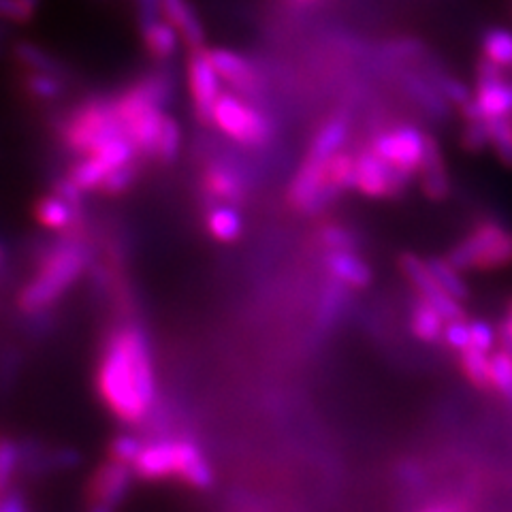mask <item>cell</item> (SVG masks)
Returning <instances> with one entry per match:
<instances>
[{
	"label": "cell",
	"instance_id": "11",
	"mask_svg": "<svg viewBox=\"0 0 512 512\" xmlns=\"http://www.w3.org/2000/svg\"><path fill=\"white\" fill-rule=\"evenodd\" d=\"M399 269L402 274L408 278V282L412 284V288L419 293L421 299H425L427 303H431L448 323V320H457V318H466L463 314V306L461 301L448 295L444 288L436 282V278L431 276V271L427 267V261L416 256L412 252H404L399 256Z\"/></svg>",
	"mask_w": 512,
	"mask_h": 512
},
{
	"label": "cell",
	"instance_id": "19",
	"mask_svg": "<svg viewBox=\"0 0 512 512\" xmlns=\"http://www.w3.org/2000/svg\"><path fill=\"white\" fill-rule=\"evenodd\" d=\"M139 35L143 50L148 52V56L156 64H169L175 58V54L180 52V47H184L178 28L165 18L146 26H139Z\"/></svg>",
	"mask_w": 512,
	"mask_h": 512
},
{
	"label": "cell",
	"instance_id": "41",
	"mask_svg": "<svg viewBox=\"0 0 512 512\" xmlns=\"http://www.w3.org/2000/svg\"><path fill=\"white\" fill-rule=\"evenodd\" d=\"M423 512H474V506L466 498H451L429 504Z\"/></svg>",
	"mask_w": 512,
	"mask_h": 512
},
{
	"label": "cell",
	"instance_id": "13",
	"mask_svg": "<svg viewBox=\"0 0 512 512\" xmlns=\"http://www.w3.org/2000/svg\"><path fill=\"white\" fill-rule=\"evenodd\" d=\"M207 56H210L222 84H227L231 92L242 94L246 99H256L261 94L263 86L259 71L246 56L227 50V47H207Z\"/></svg>",
	"mask_w": 512,
	"mask_h": 512
},
{
	"label": "cell",
	"instance_id": "47",
	"mask_svg": "<svg viewBox=\"0 0 512 512\" xmlns=\"http://www.w3.org/2000/svg\"><path fill=\"white\" fill-rule=\"evenodd\" d=\"M297 3H310V0H297Z\"/></svg>",
	"mask_w": 512,
	"mask_h": 512
},
{
	"label": "cell",
	"instance_id": "2",
	"mask_svg": "<svg viewBox=\"0 0 512 512\" xmlns=\"http://www.w3.org/2000/svg\"><path fill=\"white\" fill-rule=\"evenodd\" d=\"M92 250L82 231L62 233L56 242L45 246L37 259V271L18 297V306L28 316L50 310L69 288L84 276L90 265Z\"/></svg>",
	"mask_w": 512,
	"mask_h": 512
},
{
	"label": "cell",
	"instance_id": "23",
	"mask_svg": "<svg viewBox=\"0 0 512 512\" xmlns=\"http://www.w3.org/2000/svg\"><path fill=\"white\" fill-rule=\"evenodd\" d=\"M69 79L41 73V71H26L22 69V90L28 94L30 101L35 103H56L67 94Z\"/></svg>",
	"mask_w": 512,
	"mask_h": 512
},
{
	"label": "cell",
	"instance_id": "39",
	"mask_svg": "<svg viewBox=\"0 0 512 512\" xmlns=\"http://www.w3.org/2000/svg\"><path fill=\"white\" fill-rule=\"evenodd\" d=\"M444 344L457 352L470 348V323L466 318L448 320L444 327Z\"/></svg>",
	"mask_w": 512,
	"mask_h": 512
},
{
	"label": "cell",
	"instance_id": "21",
	"mask_svg": "<svg viewBox=\"0 0 512 512\" xmlns=\"http://www.w3.org/2000/svg\"><path fill=\"white\" fill-rule=\"evenodd\" d=\"M416 178H419V182H421L423 195L429 197L431 201H442L448 197V192H451V180H448L444 158H442L438 141L434 137L429 139L423 165H421Z\"/></svg>",
	"mask_w": 512,
	"mask_h": 512
},
{
	"label": "cell",
	"instance_id": "9",
	"mask_svg": "<svg viewBox=\"0 0 512 512\" xmlns=\"http://www.w3.org/2000/svg\"><path fill=\"white\" fill-rule=\"evenodd\" d=\"M186 86L190 94L192 114L201 124H212V111L220 99L222 79L207 56V47L199 52H188L186 58Z\"/></svg>",
	"mask_w": 512,
	"mask_h": 512
},
{
	"label": "cell",
	"instance_id": "10",
	"mask_svg": "<svg viewBox=\"0 0 512 512\" xmlns=\"http://www.w3.org/2000/svg\"><path fill=\"white\" fill-rule=\"evenodd\" d=\"M357 154V192L370 199H393L408 188L410 180L395 171L387 160L380 158L367 143Z\"/></svg>",
	"mask_w": 512,
	"mask_h": 512
},
{
	"label": "cell",
	"instance_id": "16",
	"mask_svg": "<svg viewBox=\"0 0 512 512\" xmlns=\"http://www.w3.org/2000/svg\"><path fill=\"white\" fill-rule=\"evenodd\" d=\"M32 216L43 229L62 235L79 229L84 218V207L58 197L56 192H50V195H43L35 201Z\"/></svg>",
	"mask_w": 512,
	"mask_h": 512
},
{
	"label": "cell",
	"instance_id": "6",
	"mask_svg": "<svg viewBox=\"0 0 512 512\" xmlns=\"http://www.w3.org/2000/svg\"><path fill=\"white\" fill-rule=\"evenodd\" d=\"M448 261L461 271H493L512 265V229L485 220L461 237L448 252Z\"/></svg>",
	"mask_w": 512,
	"mask_h": 512
},
{
	"label": "cell",
	"instance_id": "27",
	"mask_svg": "<svg viewBox=\"0 0 512 512\" xmlns=\"http://www.w3.org/2000/svg\"><path fill=\"white\" fill-rule=\"evenodd\" d=\"M427 267L431 271V276L436 278V282L444 288L448 295L459 299V301L470 297L468 282L461 276L463 271L448 261V256H444V259L442 256H431V259H427Z\"/></svg>",
	"mask_w": 512,
	"mask_h": 512
},
{
	"label": "cell",
	"instance_id": "31",
	"mask_svg": "<svg viewBox=\"0 0 512 512\" xmlns=\"http://www.w3.org/2000/svg\"><path fill=\"white\" fill-rule=\"evenodd\" d=\"M329 186L342 195V192L357 188V154L340 150L329 163Z\"/></svg>",
	"mask_w": 512,
	"mask_h": 512
},
{
	"label": "cell",
	"instance_id": "26",
	"mask_svg": "<svg viewBox=\"0 0 512 512\" xmlns=\"http://www.w3.org/2000/svg\"><path fill=\"white\" fill-rule=\"evenodd\" d=\"M346 299H348V288L340 284L338 280L329 278L323 297H320L318 303V312H316V325L320 329H331L335 323H338L344 308H346Z\"/></svg>",
	"mask_w": 512,
	"mask_h": 512
},
{
	"label": "cell",
	"instance_id": "45",
	"mask_svg": "<svg viewBox=\"0 0 512 512\" xmlns=\"http://www.w3.org/2000/svg\"><path fill=\"white\" fill-rule=\"evenodd\" d=\"M90 512H114V508H107V506H90Z\"/></svg>",
	"mask_w": 512,
	"mask_h": 512
},
{
	"label": "cell",
	"instance_id": "44",
	"mask_svg": "<svg viewBox=\"0 0 512 512\" xmlns=\"http://www.w3.org/2000/svg\"><path fill=\"white\" fill-rule=\"evenodd\" d=\"M5 263H7V250H5L3 244H0V271H3Z\"/></svg>",
	"mask_w": 512,
	"mask_h": 512
},
{
	"label": "cell",
	"instance_id": "4",
	"mask_svg": "<svg viewBox=\"0 0 512 512\" xmlns=\"http://www.w3.org/2000/svg\"><path fill=\"white\" fill-rule=\"evenodd\" d=\"M56 133L64 150L77 158L90 156L105 143L126 135L111 94H94L73 105L58 120Z\"/></svg>",
	"mask_w": 512,
	"mask_h": 512
},
{
	"label": "cell",
	"instance_id": "28",
	"mask_svg": "<svg viewBox=\"0 0 512 512\" xmlns=\"http://www.w3.org/2000/svg\"><path fill=\"white\" fill-rule=\"evenodd\" d=\"M406 88L412 94V99L423 105L431 116L442 118L446 116V109H448V101L442 96V92L438 90V86L434 82H429L423 75H416V73H408L404 77Z\"/></svg>",
	"mask_w": 512,
	"mask_h": 512
},
{
	"label": "cell",
	"instance_id": "37",
	"mask_svg": "<svg viewBox=\"0 0 512 512\" xmlns=\"http://www.w3.org/2000/svg\"><path fill=\"white\" fill-rule=\"evenodd\" d=\"M141 448H143V440H139L137 436H131V434H120L109 442L107 457L111 461H118V463H124V466L133 468V463L139 457Z\"/></svg>",
	"mask_w": 512,
	"mask_h": 512
},
{
	"label": "cell",
	"instance_id": "29",
	"mask_svg": "<svg viewBox=\"0 0 512 512\" xmlns=\"http://www.w3.org/2000/svg\"><path fill=\"white\" fill-rule=\"evenodd\" d=\"M182 150V126L173 116L165 114L163 124H160V133L156 141V152H154V163L169 167L178 160Z\"/></svg>",
	"mask_w": 512,
	"mask_h": 512
},
{
	"label": "cell",
	"instance_id": "42",
	"mask_svg": "<svg viewBox=\"0 0 512 512\" xmlns=\"http://www.w3.org/2000/svg\"><path fill=\"white\" fill-rule=\"evenodd\" d=\"M0 512H26L24 502L13 493L0 495Z\"/></svg>",
	"mask_w": 512,
	"mask_h": 512
},
{
	"label": "cell",
	"instance_id": "43",
	"mask_svg": "<svg viewBox=\"0 0 512 512\" xmlns=\"http://www.w3.org/2000/svg\"><path fill=\"white\" fill-rule=\"evenodd\" d=\"M502 338H504L506 350L512 352V299L508 301L506 316H504V320H502Z\"/></svg>",
	"mask_w": 512,
	"mask_h": 512
},
{
	"label": "cell",
	"instance_id": "34",
	"mask_svg": "<svg viewBox=\"0 0 512 512\" xmlns=\"http://www.w3.org/2000/svg\"><path fill=\"white\" fill-rule=\"evenodd\" d=\"M489 133V148L504 165L512 167V118L485 120Z\"/></svg>",
	"mask_w": 512,
	"mask_h": 512
},
{
	"label": "cell",
	"instance_id": "36",
	"mask_svg": "<svg viewBox=\"0 0 512 512\" xmlns=\"http://www.w3.org/2000/svg\"><path fill=\"white\" fill-rule=\"evenodd\" d=\"M434 84L438 86V90L442 92V96L448 101V105H455L459 111L463 107H468L474 99V92L468 86H463L459 79H455L453 75L438 73L434 77Z\"/></svg>",
	"mask_w": 512,
	"mask_h": 512
},
{
	"label": "cell",
	"instance_id": "35",
	"mask_svg": "<svg viewBox=\"0 0 512 512\" xmlns=\"http://www.w3.org/2000/svg\"><path fill=\"white\" fill-rule=\"evenodd\" d=\"M491 389L512 404V352L506 348L491 355Z\"/></svg>",
	"mask_w": 512,
	"mask_h": 512
},
{
	"label": "cell",
	"instance_id": "17",
	"mask_svg": "<svg viewBox=\"0 0 512 512\" xmlns=\"http://www.w3.org/2000/svg\"><path fill=\"white\" fill-rule=\"evenodd\" d=\"M175 480L192 489H210L214 485V472L210 461L205 459L201 446L188 438H180V455Z\"/></svg>",
	"mask_w": 512,
	"mask_h": 512
},
{
	"label": "cell",
	"instance_id": "20",
	"mask_svg": "<svg viewBox=\"0 0 512 512\" xmlns=\"http://www.w3.org/2000/svg\"><path fill=\"white\" fill-rule=\"evenodd\" d=\"M205 231L214 242L233 244L244 235V218L237 205L210 201L205 212Z\"/></svg>",
	"mask_w": 512,
	"mask_h": 512
},
{
	"label": "cell",
	"instance_id": "40",
	"mask_svg": "<svg viewBox=\"0 0 512 512\" xmlns=\"http://www.w3.org/2000/svg\"><path fill=\"white\" fill-rule=\"evenodd\" d=\"M495 346V329L487 320H470V348L491 352Z\"/></svg>",
	"mask_w": 512,
	"mask_h": 512
},
{
	"label": "cell",
	"instance_id": "12",
	"mask_svg": "<svg viewBox=\"0 0 512 512\" xmlns=\"http://www.w3.org/2000/svg\"><path fill=\"white\" fill-rule=\"evenodd\" d=\"M201 190L207 201L239 207L248 197V182L235 163L214 158L201 171Z\"/></svg>",
	"mask_w": 512,
	"mask_h": 512
},
{
	"label": "cell",
	"instance_id": "8",
	"mask_svg": "<svg viewBox=\"0 0 512 512\" xmlns=\"http://www.w3.org/2000/svg\"><path fill=\"white\" fill-rule=\"evenodd\" d=\"M472 92V103L461 109L463 120L512 118V82L506 79L502 69L485 58L478 62L476 88Z\"/></svg>",
	"mask_w": 512,
	"mask_h": 512
},
{
	"label": "cell",
	"instance_id": "38",
	"mask_svg": "<svg viewBox=\"0 0 512 512\" xmlns=\"http://www.w3.org/2000/svg\"><path fill=\"white\" fill-rule=\"evenodd\" d=\"M320 242L327 248V252L333 250H355L357 242H355V235L350 231H346L340 224H325L323 229L318 233Z\"/></svg>",
	"mask_w": 512,
	"mask_h": 512
},
{
	"label": "cell",
	"instance_id": "7",
	"mask_svg": "<svg viewBox=\"0 0 512 512\" xmlns=\"http://www.w3.org/2000/svg\"><path fill=\"white\" fill-rule=\"evenodd\" d=\"M429 139L431 137L423 133L419 126L402 122L389 128H382V131H378L372 137L370 146L376 150L380 158L387 160L395 171L412 180L419 175Z\"/></svg>",
	"mask_w": 512,
	"mask_h": 512
},
{
	"label": "cell",
	"instance_id": "24",
	"mask_svg": "<svg viewBox=\"0 0 512 512\" xmlns=\"http://www.w3.org/2000/svg\"><path fill=\"white\" fill-rule=\"evenodd\" d=\"M444 327H446L444 316L425 299L421 297L416 299L414 308L410 312V329L416 338L427 344H438L444 338Z\"/></svg>",
	"mask_w": 512,
	"mask_h": 512
},
{
	"label": "cell",
	"instance_id": "46",
	"mask_svg": "<svg viewBox=\"0 0 512 512\" xmlns=\"http://www.w3.org/2000/svg\"><path fill=\"white\" fill-rule=\"evenodd\" d=\"M26 3H28V5H32V7H35V9H37V7H39V3H41V0H26Z\"/></svg>",
	"mask_w": 512,
	"mask_h": 512
},
{
	"label": "cell",
	"instance_id": "3",
	"mask_svg": "<svg viewBox=\"0 0 512 512\" xmlns=\"http://www.w3.org/2000/svg\"><path fill=\"white\" fill-rule=\"evenodd\" d=\"M348 135L350 120L342 111L320 124L295 173L291 188H288V203L293 205V210L306 216H316L340 197L329 186V163L335 154L344 150Z\"/></svg>",
	"mask_w": 512,
	"mask_h": 512
},
{
	"label": "cell",
	"instance_id": "1",
	"mask_svg": "<svg viewBox=\"0 0 512 512\" xmlns=\"http://www.w3.org/2000/svg\"><path fill=\"white\" fill-rule=\"evenodd\" d=\"M94 380L103 406L118 421H146L154 408L156 378L150 344L141 329L126 325L109 335Z\"/></svg>",
	"mask_w": 512,
	"mask_h": 512
},
{
	"label": "cell",
	"instance_id": "5",
	"mask_svg": "<svg viewBox=\"0 0 512 512\" xmlns=\"http://www.w3.org/2000/svg\"><path fill=\"white\" fill-rule=\"evenodd\" d=\"M212 126L244 148H265L276 137V126L261 107L235 92H222L212 111Z\"/></svg>",
	"mask_w": 512,
	"mask_h": 512
},
{
	"label": "cell",
	"instance_id": "30",
	"mask_svg": "<svg viewBox=\"0 0 512 512\" xmlns=\"http://www.w3.org/2000/svg\"><path fill=\"white\" fill-rule=\"evenodd\" d=\"M459 365L476 389H491V355L476 348L459 352Z\"/></svg>",
	"mask_w": 512,
	"mask_h": 512
},
{
	"label": "cell",
	"instance_id": "18",
	"mask_svg": "<svg viewBox=\"0 0 512 512\" xmlns=\"http://www.w3.org/2000/svg\"><path fill=\"white\" fill-rule=\"evenodd\" d=\"M329 278L338 280L346 288L359 291V288H367L372 284V267L367 265L361 256L355 254V250H333L327 252L325 259Z\"/></svg>",
	"mask_w": 512,
	"mask_h": 512
},
{
	"label": "cell",
	"instance_id": "32",
	"mask_svg": "<svg viewBox=\"0 0 512 512\" xmlns=\"http://www.w3.org/2000/svg\"><path fill=\"white\" fill-rule=\"evenodd\" d=\"M139 175H141V160H133V163L109 171L99 192H103L105 197H122L128 190L135 188Z\"/></svg>",
	"mask_w": 512,
	"mask_h": 512
},
{
	"label": "cell",
	"instance_id": "22",
	"mask_svg": "<svg viewBox=\"0 0 512 512\" xmlns=\"http://www.w3.org/2000/svg\"><path fill=\"white\" fill-rule=\"evenodd\" d=\"M13 58L26 71H41V73H52L69 79V69L58 56H54L47 47L35 43V41H18L13 45Z\"/></svg>",
	"mask_w": 512,
	"mask_h": 512
},
{
	"label": "cell",
	"instance_id": "33",
	"mask_svg": "<svg viewBox=\"0 0 512 512\" xmlns=\"http://www.w3.org/2000/svg\"><path fill=\"white\" fill-rule=\"evenodd\" d=\"M22 468V444L0 436V495L11 487L15 474Z\"/></svg>",
	"mask_w": 512,
	"mask_h": 512
},
{
	"label": "cell",
	"instance_id": "15",
	"mask_svg": "<svg viewBox=\"0 0 512 512\" xmlns=\"http://www.w3.org/2000/svg\"><path fill=\"white\" fill-rule=\"evenodd\" d=\"M180 455V438L143 442L139 457L133 463V472L141 480L175 478Z\"/></svg>",
	"mask_w": 512,
	"mask_h": 512
},
{
	"label": "cell",
	"instance_id": "25",
	"mask_svg": "<svg viewBox=\"0 0 512 512\" xmlns=\"http://www.w3.org/2000/svg\"><path fill=\"white\" fill-rule=\"evenodd\" d=\"M483 58L489 60L502 71H512V30L508 28H489L483 41H480Z\"/></svg>",
	"mask_w": 512,
	"mask_h": 512
},
{
	"label": "cell",
	"instance_id": "14",
	"mask_svg": "<svg viewBox=\"0 0 512 512\" xmlns=\"http://www.w3.org/2000/svg\"><path fill=\"white\" fill-rule=\"evenodd\" d=\"M133 468L124 463L107 459L99 468L92 472L86 485V495L90 506H107L114 508L126 498L128 489L133 483Z\"/></svg>",
	"mask_w": 512,
	"mask_h": 512
},
{
	"label": "cell",
	"instance_id": "48",
	"mask_svg": "<svg viewBox=\"0 0 512 512\" xmlns=\"http://www.w3.org/2000/svg\"><path fill=\"white\" fill-rule=\"evenodd\" d=\"M419 512H423V510H419Z\"/></svg>",
	"mask_w": 512,
	"mask_h": 512
}]
</instances>
